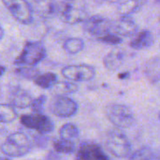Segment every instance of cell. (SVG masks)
Here are the masks:
<instances>
[{"label":"cell","mask_w":160,"mask_h":160,"mask_svg":"<svg viewBox=\"0 0 160 160\" xmlns=\"http://www.w3.org/2000/svg\"><path fill=\"white\" fill-rule=\"evenodd\" d=\"M32 148L30 139L22 132L9 134L0 145L1 152L8 158H21L27 155Z\"/></svg>","instance_id":"cell-1"},{"label":"cell","mask_w":160,"mask_h":160,"mask_svg":"<svg viewBox=\"0 0 160 160\" xmlns=\"http://www.w3.org/2000/svg\"><path fill=\"white\" fill-rule=\"evenodd\" d=\"M57 15L63 22L68 24L83 22L88 17L85 5L82 0H64L58 5Z\"/></svg>","instance_id":"cell-2"},{"label":"cell","mask_w":160,"mask_h":160,"mask_svg":"<svg viewBox=\"0 0 160 160\" xmlns=\"http://www.w3.org/2000/svg\"><path fill=\"white\" fill-rule=\"evenodd\" d=\"M105 114L108 120L119 129L131 128L136 122L132 110L124 104L111 103L107 105L105 108Z\"/></svg>","instance_id":"cell-3"},{"label":"cell","mask_w":160,"mask_h":160,"mask_svg":"<svg viewBox=\"0 0 160 160\" xmlns=\"http://www.w3.org/2000/svg\"><path fill=\"white\" fill-rule=\"evenodd\" d=\"M46 56V49L39 41H28L24 44L20 55L14 61L18 67H36Z\"/></svg>","instance_id":"cell-4"},{"label":"cell","mask_w":160,"mask_h":160,"mask_svg":"<svg viewBox=\"0 0 160 160\" xmlns=\"http://www.w3.org/2000/svg\"><path fill=\"white\" fill-rule=\"evenodd\" d=\"M106 147L112 156L118 158H126L131 155V143L119 128L112 129L108 133Z\"/></svg>","instance_id":"cell-5"},{"label":"cell","mask_w":160,"mask_h":160,"mask_svg":"<svg viewBox=\"0 0 160 160\" xmlns=\"http://www.w3.org/2000/svg\"><path fill=\"white\" fill-rule=\"evenodd\" d=\"M11 16L22 24H30L34 21V12L27 0H2Z\"/></svg>","instance_id":"cell-6"},{"label":"cell","mask_w":160,"mask_h":160,"mask_svg":"<svg viewBox=\"0 0 160 160\" xmlns=\"http://www.w3.org/2000/svg\"><path fill=\"white\" fill-rule=\"evenodd\" d=\"M61 73L66 80L80 82L93 80L96 76V69L94 67L87 64L68 65L62 68Z\"/></svg>","instance_id":"cell-7"},{"label":"cell","mask_w":160,"mask_h":160,"mask_svg":"<svg viewBox=\"0 0 160 160\" xmlns=\"http://www.w3.org/2000/svg\"><path fill=\"white\" fill-rule=\"evenodd\" d=\"M20 121L25 128L36 130L41 135L51 133L54 129V124L51 118L42 113L24 114L21 116Z\"/></svg>","instance_id":"cell-8"},{"label":"cell","mask_w":160,"mask_h":160,"mask_svg":"<svg viewBox=\"0 0 160 160\" xmlns=\"http://www.w3.org/2000/svg\"><path fill=\"white\" fill-rule=\"evenodd\" d=\"M78 103L67 97V96H56L52 102L51 112L57 117L68 118L75 115L78 112Z\"/></svg>","instance_id":"cell-9"},{"label":"cell","mask_w":160,"mask_h":160,"mask_svg":"<svg viewBox=\"0 0 160 160\" xmlns=\"http://www.w3.org/2000/svg\"><path fill=\"white\" fill-rule=\"evenodd\" d=\"M111 26H112V21L100 15H93L87 17L83 22L84 30L90 35L94 36L96 38H99L100 36L108 32H112Z\"/></svg>","instance_id":"cell-10"},{"label":"cell","mask_w":160,"mask_h":160,"mask_svg":"<svg viewBox=\"0 0 160 160\" xmlns=\"http://www.w3.org/2000/svg\"><path fill=\"white\" fill-rule=\"evenodd\" d=\"M75 160H111V158L100 145L86 142L80 145Z\"/></svg>","instance_id":"cell-11"},{"label":"cell","mask_w":160,"mask_h":160,"mask_svg":"<svg viewBox=\"0 0 160 160\" xmlns=\"http://www.w3.org/2000/svg\"><path fill=\"white\" fill-rule=\"evenodd\" d=\"M138 26L134 20L130 17H121L120 19L112 22L111 31L123 38V37H131L137 33Z\"/></svg>","instance_id":"cell-12"},{"label":"cell","mask_w":160,"mask_h":160,"mask_svg":"<svg viewBox=\"0 0 160 160\" xmlns=\"http://www.w3.org/2000/svg\"><path fill=\"white\" fill-rule=\"evenodd\" d=\"M34 13L42 18H50L57 14L58 5L54 0H33L31 4Z\"/></svg>","instance_id":"cell-13"},{"label":"cell","mask_w":160,"mask_h":160,"mask_svg":"<svg viewBox=\"0 0 160 160\" xmlns=\"http://www.w3.org/2000/svg\"><path fill=\"white\" fill-rule=\"evenodd\" d=\"M133 36L134 37L129 42V46L136 51L145 50L151 47L155 41L154 35L149 30H142L140 32H137Z\"/></svg>","instance_id":"cell-14"},{"label":"cell","mask_w":160,"mask_h":160,"mask_svg":"<svg viewBox=\"0 0 160 160\" xmlns=\"http://www.w3.org/2000/svg\"><path fill=\"white\" fill-rule=\"evenodd\" d=\"M33 99L34 98L27 91L21 88H15L11 91L9 96L10 105L18 109H26L30 107Z\"/></svg>","instance_id":"cell-15"},{"label":"cell","mask_w":160,"mask_h":160,"mask_svg":"<svg viewBox=\"0 0 160 160\" xmlns=\"http://www.w3.org/2000/svg\"><path fill=\"white\" fill-rule=\"evenodd\" d=\"M124 58H125L124 52L120 49H114L104 56L103 65L107 69L111 71H114L122 66L124 62Z\"/></svg>","instance_id":"cell-16"},{"label":"cell","mask_w":160,"mask_h":160,"mask_svg":"<svg viewBox=\"0 0 160 160\" xmlns=\"http://www.w3.org/2000/svg\"><path fill=\"white\" fill-rule=\"evenodd\" d=\"M145 73L148 79L160 87V57L151 58L145 66Z\"/></svg>","instance_id":"cell-17"},{"label":"cell","mask_w":160,"mask_h":160,"mask_svg":"<svg viewBox=\"0 0 160 160\" xmlns=\"http://www.w3.org/2000/svg\"><path fill=\"white\" fill-rule=\"evenodd\" d=\"M145 4V0H127L120 4L118 13L121 17H129L133 13L139 11Z\"/></svg>","instance_id":"cell-18"},{"label":"cell","mask_w":160,"mask_h":160,"mask_svg":"<svg viewBox=\"0 0 160 160\" xmlns=\"http://www.w3.org/2000/svg\"><path fill=\"white\" fill-rule=\"evenodd\" d=\"M36 85L42 89H50L58 82L57 75L52 72H46L43 74H38L34 80Z\"/></svg>","instance_id":"cell-19"},{"label":"cell","mask_w":160,"mask_h":160,"mask_svg":"<svg viewBox=\"0 0 160 160\" xmlns=\"http://www.w3.org/2000/svg\"><path fill=\"white\" fill-rule=\"evenodd\" d=\"M84 48V41L80 38H68L63 43V49L68 54H77Z\"/></svg>","instance_id":"cell-20"},{"label":"cell","mask_w":160,"mask_h":160,"mask_svg":"<svg viewBox=\"0 0 160 160\" xmlns=\"http://www.w3.org/2000/svg\"><path fill=\"white\" fill-rule=\"evenodd\" d=\"M52 90L58 96H67L69 94H74L79 90L78 84L74 82L70 81H64V82H57L53 86Z\"/></svg>","instance_id":"cell-21"},{"label":"cell","mask_w":160,"mask_h":160,"mask_svg":"<svg viewBox=\"0 0 160 160\" xmlns=\"http://www.w3.org/2000/svg\"><path fill=\"white\" fill-rule=\"evenodd\" d=\"M59 135L62 139L75 142L80 136V131L77 126L72 123H68L61 127V128L59 129Z\"/></svg>","instance_id":"cell-22"},{"label":"cell","mask_w":160,"mask_h":160,"mask_svg":"<svg viewBox=\"0 0 160 160\" xmlns=\"http://www.w3.org/2000/svg\"><path fill=\"white\" fill-rule=\"evenodd\" d=\"M53 149L59 154H72L76 150V144L75 142L60 138L53 142Z\"/></svg>","instance_id":"cell-23"},{"label":"cell","mask_w":160,"mask_h":160,"mask_svg":"<svg viewBox=\"0 0 160 160\" xmlns=\"http://www.w3.org/2000/svg\"><path fill=\"white\" fill-rule=\"evenodd\" d=\"M17 118V112L15 108L10 104L0 103V123L8 124L15 121Z\"/></svg>","instance_id":"cell-24"},{"label":"cell","mask_w":160,"mask_h":160,"mask_svg":"<svg viewBox=\"0 0 160 160\" xmlns=\"http://www.w3.org/2000/svg\"><path fill=\"white\" fill-rule=\"evenodd\" d=\"M157 152L150 147H142L129 156V160H153Z\"/></svg>","instance_id":"cell-25"},{"label":"cell","mask_w":160,"mask_h":160,"mask_svg":"<svg viewBox=\"0 0 160 160\" xmlns=\"http://www.w3.org/2000/svg\"><path fill=\"white\" fill-rule=\"evenodd\" d=\"M16 72L21 75L23 78L26 79H32L34 80L38 75V70L35 67H26V66H22L19 67L16 70Z\"/></svg>","instance_id":"cell-26"},{"label":"cell","mask_w":160,"mask_h":160,"mask_svg":"<svg viewBox=\"0 0 160 160\" xmlns=\"http://www.w3.org/2000/svg\"><path fill=\"white\" fill-rule=\"evenodd\" d=\"M98 40L106 43V44H111V45H118L123 41V38L112 32H108L102 36H100L99 38H97Z\"/></svg>","instance_id":"cell-27"},{"label":"cell","mask_w":160,"mask_h":160,"mask_svg":"<svg viewBox=\"0 0 160 160\" xmlns=\"http://www.w3.org/2000/svg\"><path fill=\"white\" fill-rule=\"evenodd\" d=\"M46 99H47V98L44 95H41L38 98L33 99V101L31 103V106H30L32 111H33V112H35V113H41L42 111H43V106H44V104L46 102Z\"/></svg>","instance_id":"cell-28"},{"label":"cell","mask_w":160,"mask_h":160,"mask_svg":"<svg viewBox=\"0 0 160 160\" xmlns=\"http://www.w3.org/2000/svg\"><path fill=\"white\" fill-rule=\"evenodd\" d=\"M46 160H59V157L57 156L56 152L55 153L54 152H51Z\"/></svg>","instance_id":"cell-29"},{"label":"cell","mask_w":160,"mask_h":160,"mask_svg":"<svg viewBox=\"0 0 160 160\" xmlns=\"http://www.w3.org/2000/svg\"><path fill=\"white\" fill-rule=\"evenodd\" d=\"M5 72H6V68L0 65V77H2L5 74Z\"/></svg>","instance_id":"cell-30"},{"label":"cell","mask_w":160,"mask_h":160,"mask_svg":"<svg viewBox=\"0 0 160 160\" xmlns=\"http://www.w3.org/2000/svg\"><path fill=\"white\" fill-rule=\"evenodd\" d=\"M4 35H5V31H4V28L2 27L1 23H0V40L4 38Z\"/></svg>","instance_id":"cell-31"},{"label":"cell","mask_w":160,"mask_h":160,"mask_svg":"<svg viewBox=\"0 0 160 160\" xmlns=\"http://www.w3.org/2000/svg\"><path fill=\"white\" fill-rule=\"evenodd\" d=\"M153 160H160V154L159 153H157L156 154V156H155V158H154V159Z\"/></svg>","instance_id":"cell-32"},{"label":"cell","mask_w":160,"mask_h":160,"mask_svg":"<svg viewBox=\"0 0 160 160\" xmlns=\"http://www.w3.org/2000/svg\"><path fill=\"white\" fill-rule=\"evenodd\" d=\"M104 1L109 2V3H117V2H119L120 0H104Z\"/></svg>","instance_id":"cell-33"},{"label":"cell","mask_w":160,"mask_h":160,"mask_svg":"<svg viewBox=\"0 0 160 160\" xmlns=\"http://www.w3.org/2000/svg\"><path fill=\"white\" fill-rule=\"evenodd\" d=\"M0 160H11L8 158H3V157H0Z\"/></svg>","instance_id":"cell-34"},{"label":"cell","mask_w":160,"mask_h":160,"mask_svg":"<svg viewBox=\"0 0 160 160\" xmlns=\"http://www.w3.org/2000/svg\"><path fill=\"white\" fill-rule=\"evenodd\" d=\"M158 118H159V120H160V112H159V114H158Z\"/></svg>","instance_id":"cell-35"},{"label":"cell","mask_w":160,"mask_h":160,"mask_svg":"<svg viewBox=\"0 0 160 160\" xmlns=\"http://www.w3.org/2000/svg\"><path fill=\"white\" fill-rule=\"evenodd\" d=\"M158 1H160V0H158Z\"/></svg>","instance_id":"cell-36"}]
</instances>
